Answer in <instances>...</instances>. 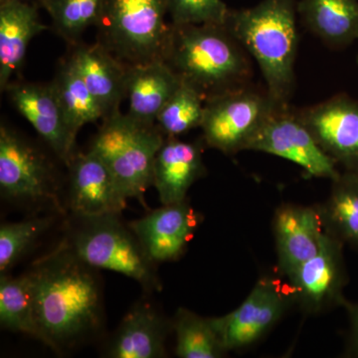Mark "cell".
I'll use <instances>...</instances> for the list:
<instances>
[{
	"instance_id": "30bf717a",
	"label": "cell",
	"mask_w": 358,
	"mask_h": 358,
	"mask_svg": "<svg viewBox=\"0 0 358 358\" xmlns=\"http://www.w3.org/2000/svg\"><path fill=\"white\" fill-rule=\"evenodd\" d=\"M298 115L327 155L358 173L357 100L339 94Z\"/></svg>"
},
{
	"instance_id": "6da1fadb",
	"label": "cell",
	"mask_w": 358,
	"mask_h": 358,
	"mask_svg": "<svg viewBox=\"0 0 358 358\" xmlns=\"http://www.w3.org/2000/svg\"><path fill=\"white\" fill-rule=\"evenodd\" d=\"M95 270L64 240L28 272L39 339L56 352L84 343L102 329V292Z\"/></svg>"
},
{
	"instance_id": "e0dca14e",
	"label": "cell",
	"mask_w": 358,
	"mask_h": 358,
	"mask_svg": "<svg viewBox=\"0 0 358 358\" xmlns=\"http://www.w3.org/2000/svg\"><path fill=\"white\" fill-rule=\"evenodd\" d=\"M39 4L27 0L0 1V89L20 76L28 46L48 29L40 20Z\"/></svg>"
},
{
	"instance_id": "f1b7e54d",
	"label": "cell",
	"mask_w": 358,
	"mask_h": 358,
	"mask_svg": "<svg viewBox=\"0 0 358 358\" xmlns=\"http://www.w3.org/2000/svg\"><path fill=\"white\" fill-rule=\"evenodd\" d=\"M51 217L28 219L0 227V272L6 274L21 256L48 229Z\"/></svg>"
},
{
	"instance_id": "3957f363",
	"label": "cell",
	"mask_w": 358,
	"mask_h": 358,
	"mask_svg": "<svg viewBox=\"0 0 358 358\" xmlns=\"http://www.w3.org/2000/svg\"><path fill=\"white\" fill-rule=\"evenodd\" d=\"M298 0H262L250 8L232 10L226 25L260 67L268 93L282 107L296 84Z\"/></svg>"
},
{
	"instance_id": "9a60e30c",
	"label": "cell",
	"mask_w": 358,
	"mask_h": 358,
	"mask_svg": "<svg viewBox=\"0 0 358 358\" xmlns=\"http://www.w3.org/2000/svg\"><path fill=\"white\" fill-rule=\"evenodd\" d=\"M69 47L67 58L100 105L103 121L121 112V103L127 99L129 66L99 42L81 41Z\"/></svg>"
},
{
	"instance_id": "d6a6232c",
	"label": "cell",
	"mask_w": 358,
	"mask_h": 358,
	"mask_svg": "<svg viewBox=\"0 0 358 358\" xmlns=\"http://www.w3.org/2000/svg\"><path fill=\"white\" fill-rule=\"evenodd\" d=\"M357 62H358V59H357Z\"/></svg>"
},
{
	"instance_id": "7c38bea8",
	"label": "cell",
	"mask_w": 358,
	"mask_h": 358,
	"mask_svg": "<svg viewBox=\"0 0 358 358\" xmlns=\"http://www.w3.org/2000/svg\"><path fill=\"white\" fill-rule=\"evenodd\" d=\"M67 166L69 204L75 215H120L124 210L129 199L95 150L75 152Z\"/></svg>"
},
{
	"instance_id": "4fadbf2b",
	"label": "cell",
	"mask_w": 358,
	"mask_h": 358,
	"mask_svg": "<svg viewBox=\"0 0 358 358\" xmlns=\"http://www.w3.org/2000/svg\"><path fill=\"white\" fill-rule=\"evenodd\" d=\"M4 91L13 107L31 124L54 155L67 166L76 152V138L71 134L51 83H32L17 79Z\"/></svg>"
},
{
	"instance_id": "9c48e42d",
	"label": "cell",
	"mask_w": 358,
	"mask_h": 358,
	"mask_svg": "<svg viewBox=\"0 0 358 358\" xmlns=\"http://www.w3.org/2000/svg\"><path fill=\"white\" fill-rule=\"evenodd\" d=\"M246 150L289 160L315 178L334 181L341 174L336 162L320 147L298 113L292 112L289 107L280 108L271 115L249 141Z\"/></svg>"
},
{
	"instance_id": "7a4b0ae2",
	"label": "cell",
	"mask_w": 358,
	"mask_h": 358,
	"mask_svg": "<svg viewBox=\"0 0 358 358\" xmlns=\"http://www.w3.org/2000/svg\"><path fill=\"white\" fill-rule=\"evenodd\" d=\"M249 56L226 24L171 23L164 62L205 101L249 84Z\"/></svg>"
},
{
	"instance_id": "2e32d148",
	"label": "cell",
	"mask_w": 358,
	"mask_h": 358,
	"mask_svg": "<svg viewBox=\"0 0 358 358\" xmlns=\"http://www.w3.org/2000/svg\"><path fill=\"white\" fill-rule=\"evenodd\" d=\"M199 218L186 201L162 205L145 217L129 223L150 260H176L193 236Z\"/></svg>"
},
{
	"instance_id": "5bb4252c",
	"label": "cell",
	"mask_w": 358,
	"mask_h": 358,
	"mask_svg": "<svg viewBox=\"0 0 358 358\" xmlns=\"http://www.w3.org/2000/svg\"><path fill=\"white\" fill-rule=\"evenodd\" d=\"M286 299L279 282L264 278L236 310L214 317L225 350L246 348L262 338L281 319Z\"/></svg>"
},
{
	"instance_id": "8992f818",
	"label": "cell",
	"mask_w": 358,
	"mask_h": 358,
	"mask_svg": "<svg viewBox=\"0 0 358 358\" xmlns=\"http://www.w3.org/2000/svg\"><path fill=\"white\" fill-rule=\"evenodd\" d=\"M76 217L79 225L65 240L82 261L94 268L127 275L143 288H159L155 263L119 215Z\"/></svg>"
},
{
	"instance_id": "1f68e13d",
	"label": "cell",
	"mask_w": 358,
	"mask_h": 358,
	"mask_svg": "<svg viewBox=\"0 0 358 358\" xmlns=\"http://www.w3.org/2000/svg\"><path fill=\"white\" fill-rule=\"evenodd\" d=\"M0 1H2V0H0ZM27 1L36 2V3L40 4V2H41L42 0H27Z\"/></svg>"
},
{
	"instance_id": "7402d4cb",
	"label": "cell",
	"mask_w": 358,
	"mask_h": 358,
	"mask_svg": "<svg viewBox=\"0 0 358 358\" xmlns=\"http://www.w3.org/2000/svg\"><path fill=\"white\" fill-rule=\"evenodd\" d=\"M298 13L308 30L333 48L358 40V0H301Z\"/></svg>"
},
{
	"instance_id": "484cf974",
	"label": "cell",
	"mask_w": 358,
	"mask_h": 358,
	"mask_svg": "<svg viewBox=\"0 0 358 358\" xmlns=\"http://www.w3.org/2000/svg\"><path fill=\"white\" fill-rule=\"evenodd\" d=\"M333 182L326 222L331 235L358 250V173L345 171Z\"/></svg>"
},
{
	"instance_id": "603a6c76",
	"label": "cell",
	"mask_w": 358,
	"mask_h": 358,
	"mask_svg": "<svg viewBox=\"0 0 358 358\" xmlns=\"http://www.w3.org/2000/svg\"><path fill=\"white\" fill-rule=\"evenodd\" d=\"M58 102L64 113L72 136L77 138L80 129L102 120L103 110L92 95L79 73L65 58L61 61L51 82Z\"/></svg>"
},
{
	"instance_id": "83f0119b",
	"label": "cell",
	"mask_w": 358,
	"mask_h": 358,
	"mask_svg": "<svg viewBox=\"0 0 358 358\" xmlns=\"http://www.w3.org/2000/svg\"><path fill=\"white\" fill-rule=\"evenodd\" d=\"M205 100L189 84L181 81L157 117V128L166 138H176L201 126Z\"/></svg>"
},
{
	"instance_id": "4dcf8cb0",
	"label": "cell",
	"mask_w": 358,
	"mask_h": 358,
	"mask_svg": "<svg viewBox=\"0 0 358 358\" xmlns=\"http://www.w3.org/2000/svg\"><path fill=\"white\" fill-rule=\"evenodd\" d=\"M350 310V320H352V329L350 336V353L358 357V305H346Z\"/></svg>"
},
{
	"instance_id": "52a82bcc",
	"label": "cell",
	"mask_w": 358,
	"mask_h": 358,
	"mask_svg": "<svg viewBox=\"0 0 358 358\" xmlns=\"http://www.w3.org/2000/svg\"><path fill=\"white\" fill-rule=\"evenodd\" d=\"M280 106L267 90L247 84L205 101L200 128L205 143L225 155L246 150L257 131Z\"/></svg>"
},
{
	"instance_id": "d6986e66",
	"label": "cell",
	"mask_w": 358,
	"mask_h": 358,
	"mask_svg": "<svg viewBox=\"0 0 358 358\" xmlns=\"http://www.w3.org/2000/svg\"><path fill=\"white\" fill-rule=\"evenodd\" d=\"M203 173L199 145L166 138L155 157L152 185L162 205L179 203L185 201L188 190Z\"/></svg>"
},
{
	"instance_id": "ac0fdd59",
	"label": "cell",
	"mask_w": 358,
	"mask_h": 358,
	"mask_svg": "<svg viewBox=\"0 0 358 358\" xmlns=\"http://www.w3.org/2000/svg\"><path fill=\"white\" fill-rule=\"evenodd\" d=\"M326 233L322 217L310 207L286 205L275 213V237L280 268L285 275L319 252Z\"/></svg>"
},
{
	"instance_id": "d4e9b609",
	"label": "cell",
	"mask_w": 358,
	"mask_h": 358,
	"mask_svg": "<svg viewBox=\"0 0 358 358\" xmlns=\"http://www.w3.org/2000/svg\"><path fill=\"white\" fill-rule=\"evenodd\" d=\"M176 355L180 358H218L227 352L213 319L179 308L173 322Z\"/></svg>"
},
{
	"instance_id": "ffe728a7",
	"label": "cell",
	"mask_w": 358,
	"mask_h": 358,
	"mask_svg": "<svg viewBox=\"0 0 358 358\" xmlns=\"http://www.w3.org/2000/svg\"><path fill=\"white\" fill-rule=\"evenodd\" d=\"M180 83L178 75L162 60L129 67L127 114L141 124L155 126L160 110Z\"/></svg>"
},
{
	"instance_id": "4316f807",
	"label": "cell",
	"mask_w": 358,
	"mask_h": 358,
	"mask_svg": "<svg viewBox=\"0 0 358 358\" xmlns=\"http://www.w3.org/2000/svg\"><path fill=\"white\" fill-rule=\"evenodd\" d=\"M103 0H42L52 20V28L68 46L81 42L91 26H95Z\"/></svg>"
},
{
	"instance_id": "5b68a950",
	"label": "cell",
	"mask_w": 358,
	"mask_h": 358,
	"mask_svg": "<svg viewBox=\"0 0 358 358\" xmlns=\"http://www.w3.org/2000/svg\"><path fill=\"white\" fill-rule=\"evenodd\" d=\"M164 140L157 124H141L120 112L103 120L91 150L110 167L127 197L145 204L143 197L154 180L155 157Z\"/></svg>"
},
{
	"instance_id": "f546056e",
	"label": "cell",
	"mask_w": 358,
	"mask_h": 358,
	"mask_svg": "<svg viewBox=\"0 0 358 358\" xmlns=\"http://www.w3.org/2000/svg\"><path fill=\"white\" fill-rule=\"evenodd\" d=\"M174 25L226 24L231 9L223 0H166Z\"/></svg>"
},
{
	"instance_id": "ba28073f",
	"label": "cell",
	"mask_w": 358,
	"mask_h": 358,
	"mask_svg": "<svg viewBox=\"0 0 358 358\" xmlns=\"http://www.w3.org/2000/svg\"><path fill=\"white\" fill-rule=\"evenodd\" d=\"M0 190L13 201L58 205L55 167L34 143L4 122L0 127Z\"/></svg>"
},
{
	"instance_id": "8fae6325",
	"label": "cell",
	"mask_w": 358,
	"mask_h": 358,
	"mask_svg": "<svg viewBox=\"0 0 358 358\" xmlns=\"http://www.w3.org/2000/svg\"><path fill=\"white\" fill-rule=\"evenodd\" d=\"M287 277L292 294L308 310L348 305L343 296L346 282L343 242L331 233L324 234L319 252Z\"/></svg>"
},
{
	"instance_id": "44dd1931",
	"label": "cell",
	"mask_w": 358,
	"mask_h": 358,
	"mask_svg": "<svg viewBox=\"0 0 358 358\" xmlns=\"http://www.w3.org/2000/svg\"><path fill=\"white\" fill-rule=\"evenodd\" d=\"M169 324L155 308L138 305L131 308L117 329L108 357L159 358L166 357Z\"/></svg>"
},
{
	"instance_id": "277c9868",
	"label": "cell",
	"mask_w": 358,
	"mask_h": 358,
	"mask_svg": "<svg viewBox=\"0 0 358 358\" xmlns=\"http://www.w3.org/2000/svg\"><path fill=\"white\" fill-rule=\"evenodd\" d=\"M166 0H103L96 42L134 67L164 61L171 23Z\"/></svg>"
},
{
	"instance_id": "cb8c5ba5",
	"label": "cell",
	"mask_w": 358,
	"mask_h": 358,
	"mask_svg": "<svg viewBox=\"0 0 358 358\" xmlns=\"http://www.w3.org/2000/svg\"><path fill=\"white\" fill-rule=\"evenodd\" d=\"M0 324L13 331L40 338L29 274L0 277Z\"/></svg>"
}]
</instances>
